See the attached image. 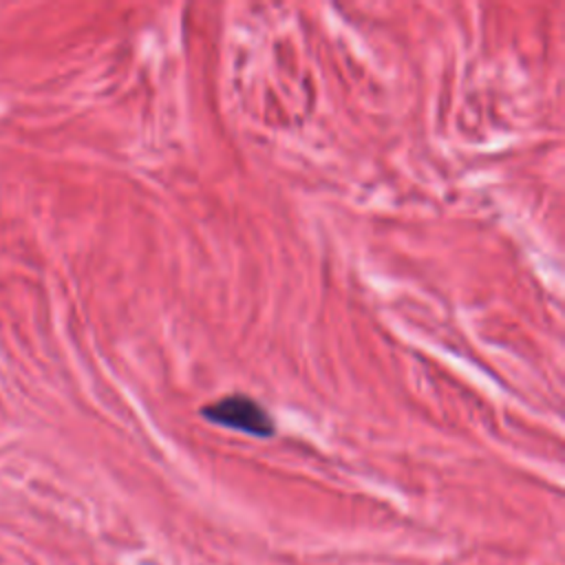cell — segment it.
<instances>
[{
	"mask_svg": "<svg viewBox=\"0 0 565 565\" xmlns=\"http://www.w3.org/2000/svg\"><path fill=\"white\" fill-rule=\"evenodd\" d=\"M203 415L218 426L234 428L254 437H271L276 430L269 411L247 395H227L214 404H207Z\"/></svg>",
	"mask_w": 565,
	"mask_h": 565,
	"instance_id": "6da1fadb",
	"label": "cell"
}]
</instances>
